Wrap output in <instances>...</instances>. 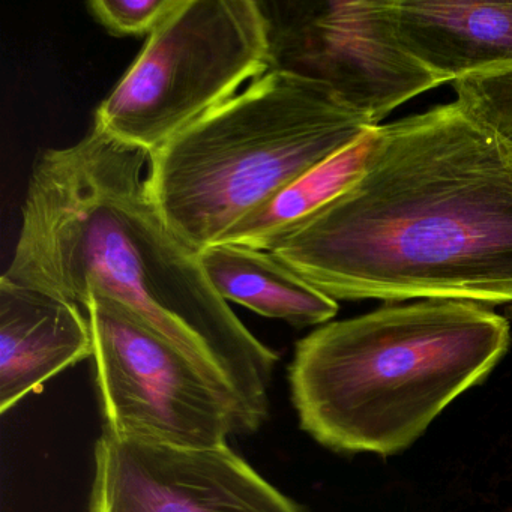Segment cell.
<instances>
[{"mask_svg":"<svg viewBox=\"0 0 512 512\" xmlns=\"http://www.w3.org/2000/svg\"><path fill=\"white\" fill-rule=\"evenodd\" d=\"M82 307L104 431L185 448H217L248 434L235 398L139 314L97 290Z\"/></svg>","mask_w":512,"mask_h":512,"instance_id":"obj_6","label":"cell"},{"mask_svg":"<svg viewBox=\"0 0 512 512\" xmlns=\"http://www.w3.org/2000/svg\"><path fill=\"white\" fill-rule=\"evenodd\" d=\"M374 127L328 86L271 70L154 152L149 191L200 253Z\"/></svg>","mask_w":512,"mask_h":512,"instance_id":"obj_4","label":"cell"},{"mask_svg":"<svg viewBox=\"0 0 512 512\" xmlns=\"http://www.w3.org/2000/svg\"><path fill=\"white\" fill-rule=\"evenodd\" d=\"M271 71L259 0H181L94 113L95 127L152 155Z\"/></svg>","mask_w":512,"mask_h":512,"instance_id":"obj_5","label":"cell"},{"mask_svg":"<svg viewBox=\"0 0 512 512\" xmlns=\"http://www.w3.org/2000/svg\"><path fill=\"white\" fill-rule=\"evenodd\" d=\"M94 352L80 305L0 278V413Z\"/></svg>","mask_w":512,"mask_h":512,"instance_id":"obj_10","label":"cell"},{"mask_svg":"<svg viewBox=\"0 0 512 512\" xmlns=\"http://www.w3.org/2000/svg\"><path fill=\"white\" fill-rule=\"evenodd\" d=\"M181 0H91L89 14L110 34H151Z\"/></svg>","mask_w":512,"mask_h":512,"instance_id":"obj_14","label":"cell"},{"mask_svg":"<svg viewBox=\"0 0 512 512\" xmlns=\"http://www.w3.org/2000/svg\"><path fill=\"white\" fill-rule=\"evenodd\" d=\"M509 313H511V314H512V307H511V310H509Z\"/></svg>","mask_w":512,"mask_h":512,"instance_id":"obj_15","label":"cell"},{"mask_svg":"<svg viewBox=\"0 0 512 512\" xmlns=\"http://www.w3.org/2000/svg\"><path fill=\"white\" fill-rule=\"evenodd\" d=\"M271 70L322 83L376 125L440 86L401 46L388 0L262 2Z\"/></svg>","mask_w":512,"mask_h":512,"instance_id":"obj_7","label":"cell"},{"mask_svg":"<svg viewBox=\"0 0 512 512\" xmlns=\"http://www.w3.org/2000/svg\"><path fill=\"white\" fill-rule=\"evenodd\" d=\"M374 130L376 127L331 160L296 179L257 211L239 221L218 244L271 251L361 175L373 145Z\"/></svg>","mask_w":512,"mask_h":512,"instance_id":"obj_12","label":"cell"},{"mask_svg":"<svg viewBox=\"0 0 512 512\" xmlns=\"http://www.w3.org/2000/svg\"><path fill=\"white\" fill-rule=\"evenodd\" d=\"M458 103L493 128L512 148V70L452 83Z\"/></svg>","mask_w":512,"mask_h":512,"instance_id":"obj_13","label":"cell"},{"mask_svg":"<svg viewBox=\"0 0 512 512\" xmlns=\"http://www.w3.org/2000/svg\"><path fill=\"white\" fill-rule=\"evenodd\" d=\"M199 262L215 292L260 316L290 325H326L338 302L319 292L269 251L236 244H215L199 253Z\"/></svg>","mask_w":512,"mask_h":512,"instance_id":"obj_11","label":"cell"},{"mask_svg":"<svg viewBox=\"0 0 512 512\" xmlns=\"http://www.w3.org/2000/svg\"><path fill=\"white\" fill-rule=\"evenodd\" d=\"M403 49L440 85L512 70V2L388 0Z\"/></svg>","mask_w":512,"mask_h":512,"instance_id":"obj_9","label":"cell"},{"mask_svg":"<svg viewBox=\"0 0 512 512\" xmlns=\"http://www.w3.org/2000/svg\"><path fill=\"white\" fill-rule=\"evenodd\" d=\"M509 344L508 320L487 305H385L326 323L296 343L293 406L302 430L326 448L394 455L481 383Z\"/></svg>","mask_w":512,"mask_h":512,"instance_id":"obj_3","label":"cell"},{"mask_svg":"<svg viewBox=\"0 0 512 512\" xmlns=\"http://www.w3.org/2000/svg\"><path fill=\"white\" fill-rule=\"evenodd\" d=\"M269 253L334 301L512 304V148L457 100L377 125L361 175Z\"/></svg>","mask_w":512,"mask_h":512,"instance_id":"obj_1","label":"cell"},{"mask_svg":"<svg viewBox=\"0 0 512 512\" xmlns=\"http://www.w3.org/2000/svg\"><path fill=\"white\" fill-rule=\"evenodd\" d=\"M149 160L95 125L74 145L41 152L2 277L77 305L91 290L121 302L229 392L254 433L268 416L278 355L167 226L149 191Z\"/></svg>","mask_w":512,"mask_h":512,"instance_id":"obj_2","label":"cell"},{"mask_svg":"<svg viewBox=\"0 0 512 512\" xmlns=\"http://www.w3.org/2000/svg\"><path fill=\"white\" fill-rule=\"evenodd\" d=\"M89 512H305L229 448H185L104 431Z\"/></svg>","mask_w":512,"mask_h":512,"instance_id":"obj_8","label":"cell"}]
</instances>
